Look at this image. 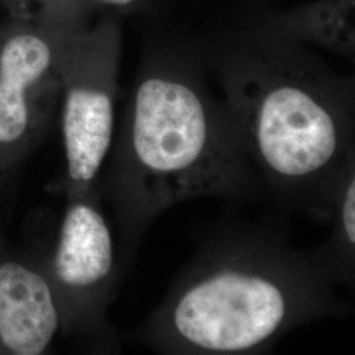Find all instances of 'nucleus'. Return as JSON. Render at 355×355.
<instances>
[{
    "label": "nucleus",
    "mask_w": 355,
    "mask_h": 355,
    "mask_svg": "<svg viewBox=\"0 0 355 355\" xmlns=\"http://www.w3.org/2000/svg\"><path fill=\"white\" fill-rule=\"evenodd\" d=\"M200 51L266 191L328 220L336 184L355 161L354 78L259 26Z\"/></svg>",
    "instance_id": "f257e3e1"
},
{
    "label": "nucleus",
    "mask_w": 355,
    "mask_h": 355,
    "mask_svg": "<svg viewBox=\"0 0 355 355\" xmlns=\"http://www.w3.org/2000/svg\"><path fill=\"white\" fill-rule=\"evenodd\" d=\"M207 70L200 49L158 44L144 54L111 175L128 254L178 204L198 198L246 203L266 192Z\"/></svg>",
    "instance_id": "f03ea898"
},
{
    "label": "nucleus",
    "mask_w": 355,
    "mask_h": 355,
    "mask_svg": "<svg viewBox=\"0 0 355 355\" xmlns=\"http://www.w3.org/2000/svg\"><path fill=\"white\" fill-rule=\"evenodd\" d=\"M337 288L313 249L266 225H228L199 248L133 338L158 354H265L302 325L349 316Z\"/></svg>",
    "instance_id": "7ed1b4c3"
},
{
    "label": "nucleus",
    "mask_w": 355,
    "mask_h": 355,
    "mask_svg": "<svg viewBox=\"0 0 355 355\" xmlns=\"http://www.w3.org/2000/svg\"><path fill=\"white\" fill-rule=\"evenodd\" d=\"M121 33L114 17L73 31L61 64L67 178L76 192L98 177L112 144Z\"/></svg>",
    "instance_id": "20e7f679"
},
{
    "label": "nucleus",
    "mask_w": 355,
    "mask_h": 355,
    "mask_svg": "<svg viewBox=\"0 0 355 355\" xmlns=\"http://www.w3.org/2000/svg\"><path fill=\"white\" fill-rule=\"evenodd\" d=\"M79 28L37 15L6 13L0 20V145H12L45 114L61 87L69 35Z\"/></svg>",
    "instance_id": "39448f33"
},
{
    "label": "nucleus",
    "mask_w": 355,
    "mask_h": 355,
    "mask_svg": "<svg viewBox=\"0 0 355 355\" xmlns=\"http://www.w3.org/2000/svg\"><path fill=\"white\" fill-rule=\"evenodd\" d=\"M114 239L101 209L79 192L61 225L53 259L66 316L78 329L104 330V309L114 277Z\"/></svg>",
    "instance_id": "423d86ee"
},
{
    "label": "nucleus",
    "mask_w": 355,
    "mask_h": 355,
    "mask_svg": "<svg viewBox=\"0 0 355 355\" xmlns=\"http://www.w3.org/2000/svg\"><path fill=\"white\" fill-rule=\"evenodd\" d=\"M51 284L23 265H0V341L16 355L42 354L60 329Z\"/></svg>",
    "instance_id": "0eeeda50"
},
{
    "label": "nucleus",
    "mask_w": 355,
    "mask_h": 355,
    "mask_svg": "<svg viewBox=\"0 0 355 355\" xmlns=\"http://www.w3.org/2000/svg\"><path fill=\"white\" fill-rule=\"evenodd\" d=\"M258 26L354 61L355 0H316L270 15Z\"/></svg>",
    "instance_id": "6e6552de"
},
{
    "label": "nucleus",
    "mask_w": 355,
    "mask_h": 355,
    "mask_svg": "<svg viewBox=\"0 0 355 355\" xmlns=\"http://www.w3.org/2000/svg\"><path fill=\"white\" fill-rule=\"evenodd\" d=\"M329 239L315 250L330 278L338 286L355 279V161L345 168L330 202Z\"/></svg>",
    "instance_id": "1a4fd4ad"
},
{
    "label": "nucleus",
    "mask_w": 355,
    "mask_h": 355,
    "mask_svg": "<svg viewBox=\"0 0 355 355\" xmlns=\"http://www.w3.org/2000/svg\"><path fill=\"white\" fill-rule=\"evenodd\" d=\"M7 13L37 15L70 28L87 26L92 0H0Z\"/></svg>",
    "instance_id": "9d476101"
},
{
    "label": "nucleus",
    "mask_w": 355,
    "mask_h": 355,
    "mask_svg": "<svg viewBox=\"0 0 355 355\" xmlns=\"http://www.w3.org/2000/svg\"><path fill=\"white\" fill-rule=\"evenodd\" d=\"M140 1L141 0H92L94 6H101L117 11H125Z\"/></svg>",
    "instance_id": "9b49d317"
}]
</instances>
